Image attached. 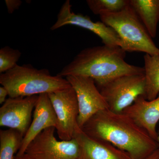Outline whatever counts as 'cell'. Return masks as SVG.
<instances>
[{"label":"cell","instance_id":"cell-1","mask_svg":"<svg viewBox=\"0 0 159 159\" xmlns=\"http://www.w3.org/2000/svg\"><path fill=\"white\" fill-rule=\"evenodd\" d=\"M81 129L92 138L108 142L125 152L131 159L144 158L159 146L144 129L123 112L100 111Z\"/></svg>","mask_w":159,"mask_h":159},{"label":"cell","instance_id":"cell-2","mask_svg":"<svg viewBox=\"0 0 159 159\" xmlns=\"http://www.w3.org/2000/svg\"><path fill=\"white\" fill-rule=\"evenodd\" d=\"M126 52L120 47L105 45L86 48L57 75L64 78L70 76L90 77L98 86L123 75L144 74V68L126 62Z\"/></svg>","mask_w":159,"mask_h":159},{"label":"cell","instance_id":"cell-3","mask_svg":"<svg viewBox=\"0 0 159 159\" xmlns=\"http://www.w3.org/2000/svg\"><path fill=\"white\" fill-rule=\"evenodd\" d=\"M0 84L7 90L11 98L49 94L71 86L66 78L53 76L48 69L39 70L31 65H17L1 74Z\"/></svg>","mask_w":159,"mask_h":159},{"label":"cell","instance_id":"cell-4","mask_svg":"<svg viewBox=\"0 0 159 159\" xmlns=\"http://www.w3.org/2000/svg\"><path fill=\"white\" fill-rule=\"evenodd\" d=\"M99 17L101 21L116 31L125 43L127 52L159 56V48L129 4L121 11L104 12Z\"/></svg>","mask_w":159,"mask_h":159},{"label":"cell","instance_id":"cell-5","mask_svg":"<svg viewBox=\"0 0 159 159\" xmlns=\"http://www.w3.org/2000/svg\"><path fill=\"white\" fill-rule=\"evenodd\" d=\"M97 87L105 98L108 109L122 113L139 97L145 96V74L123 75Z\"/></svg>","mask_w":159,"mask_h":159},{"label":"cell","instance_id":"cell-6","mask_svg":"<svg viewBox=\"0 0 159 159\" xmlns=\"http://www.w3.org/2000/svg\"><path fill=\"white\" fill-rule=\"evenodd\" d=\"M56 129H45L30 143L25 153L31 159H79L80 147L75 138L69 141L58 140Z\"/></svg>","mask_w":159,"mask_h":159},{"label":"cell","instance_id":"cell-7","mask_svg":"<svg viewBox=\"0 0 159 159\" xmlns=\"http://www.w3.org/2000/svg\"><path fill=\"white\" fill-rule=\"evenodd\" d=\"M71 7L70 0H66L60 9L56 22L51 27V31L68 25L78 26L97 34L102 40L103 45L120 47L127 52L125 43L113 28L101 21H93L88 16L76 14L72 11Z\"/></svg>","mask_w":159,"mask_h":159},{"label":"cell","instance_id":"cell-8","mask_svg":"<svg viewBox=\"0 0 159 159\" xmlns=\"http://www.w3.org/2000/svg\"><path fill=\"white\" fill-rule=\"evenodd\" d=\"M66 78L76 92L79 107L77 124L82 129L95 114L108 109V104L92 78L79 76Z\"/></svg>","mask_w":159,"mask_h":159},{"label":"cell","instance_id":"cell-9","mask_svg":"<svg viewBox=\"0 0 159 159\" xmlns=\"http://www.w3.org/2000/svg\"><path fill=\"white\" fill-rule=\"evenodd\" d=\"M57 119L56 130L60 140L74 138L78 127L79 107L76 92L70 87L48 94Z\"/></svg>","mask_w":159,"mask_h":159},{"label":"cell","instance_id":"cell-10","mask_svg":"<svg viewBox=\"0 0 159 159\" xmlns=\"http://www.w3.org/2000/svg\"><path fill=\"white\" fill-rule=\"evenodd\" d=\"M38 98L39 96L9 97L0 108V126L17 130L24 137Z\"/></svg>","mask_w":159,"mask_h":159},{"label":"cell","instance_id":"cell-11","mask_svg":"<svg viewBox=\"0 0 159 159\" xmlns=\"http://www.w3.org/2000/svg\"><path fill=\"white\" fill-rule=\"evenodd\" d=\"M33 112V119L29 129L23 138L21 146L16 155L25 153L30 143L42 132L57 125V119L48 94L39 96Z\"/></svg>","mask_w":159,"mask_h":159},{"label":"cell","instance_id":"cell-12","mask_svg":"<svg viewBox=\"0 0 159 159\" xmlns=\"http://www.w3.org/2000/svg\"><path fill=\"white\" fill-rule=\"evenodd\" d=\"M123 113L132 118L158 142L157 125L159 123V94L152 100H147L144 96H140Z\"/></svg>","mask_w":159,"mask_h":159},{"label":"cell","instance_id":"cell-13","mask_svg":"<svg viewBox=\"0 0 159 159\" xmlns=\"http://www.w3.org/2000/svg\"><path fill=\"white\" fill-rule=\"evenodd\" d=\"M74 138L80 147L79 159H131L125 152L108 142L92 138L79 126L76 129Z\"/></svg>","mask_w":159,"mask_h":159},{"label":"cell","instance_id":"cell-14","mask_svg":"<svg viewBox=\"0 0 159 159\" xmlns=\"http://www.w3.org/2000/svg\"><path fill=\"white\" fill-rule=\"evenodd\" d=\"M129 5L152 38L156 37L159 22V0H129Z\"/></svg>","mask_w":159,"mask_h":159},{"label":"cell","instance_id":"cell-15","mask_svg":"<svg viewBox=\"0 0 159 159\" xmlns=\"http://www.w3.org/2000/svg\"><path fill=\"white\" fill-rule=\"evenodd\" d=\"M145 80V99L152 100L159 94V56L145 54L144 56Z\"/></svg>","mask_w":159,"mask_h":159},{"label":"cell","instance_id":"cell-16","mask_svg":"<svg viewBox=\"0 0 159 159\" xmlns=\"http://www.w3.org/2000/svg\"><path fill=\"white\" fill-rule=\"evenodd\" d=\"M23 138L15 129L0 130V159H14L21 146Z\"/></svg>","mask_w":159,"mask_h":159},{"label":"cell","instance_id":"cell-17","mask_svg":"<svg viewBox=\"0 0 159 159\" xmlns=\"http://www.w3.org/2000/svg\"><path fill=\"white\" fill-rule=\"evenodd\" d=\"M87 4L95 15L121 11L129 4V0H87Z\"/></svg>","mask_w":159,"mask_h":159},{"label":"cell","instance_id":"cell-18","mask_svg":"<svg viewBox=\"0 0 159 159\" xmlns=\"http://www.w3.org/2000/svg\"><path fill=\"white\" fill-rule=\"evenodd\" d=\"M21 56L19 50L8 47H4L0 50V74L10 70L17 64Z\"/></svg>","mask_w":159,"mask_h":159},{"label":"cell","instance_id":"cell-19","mask_svg":"<svg viewBox=\"0 0 159 159\" xmlns=\"http://www.w3.org/2000/svg\"><path fill=\"white\" fill-rule=\"evenodd\" d=\"M5 3L8 12L11 14L15 10L19 9L21 5L22 2L20 0H6Z\"/></svg>","mask_w":159,"mask_h":159},{"label":"cell","instance_id":"cell-20","mask_svg":"<svg viewBox=\"0 0 159 159\" xmlns=\"http://www.w3.org/2000/svg\"><path fill=\"white\" fill-rule=\"evenodd\" d=\"M9 96L8 91L4 87H0V104H2L7 99V96Z\"/></svg>","mask_w":159,"mask_h":159},{"label":"cell","instance_id":"cell-21","mask_svg":"<svg viewBox=\"0 0 159 159\" xmlns=\"http://www.w3.org/2000/svg\"><path fill=\"white\" fill-rule=\"evenodd\" d=\"M14 159H31L26 153L22 155H18L16 154V156L15 157Z\"/></svg>","mask_w":159,"mask_h":159},{"label":"cell","instance_id":"cell-22","mask_svg":"<svg viewBox=\"0 0 159 159\" xmlns=\"http://www.w3.org/2000/svg\"><path fill=\"white\" fill-rule=\"evenodd\" d=\"M157 132H158V136L159 137V126L158 128L157 129Z\"/></svg>","mask_w":159,"mask_h":159},{"label":"cell","instance_id":"cell-23","mask_svg":"<svg viewBox=\"0 0 159 159\" xmlns=\"http://www.w3.org/2000/svg\"><path fill=\"white\" fill-rule=\"evenodd\" d=\"M158 143L159 145V137L158 138Z\"/></svg>","mask_w":159,"mask_h":159}]
</instances>
